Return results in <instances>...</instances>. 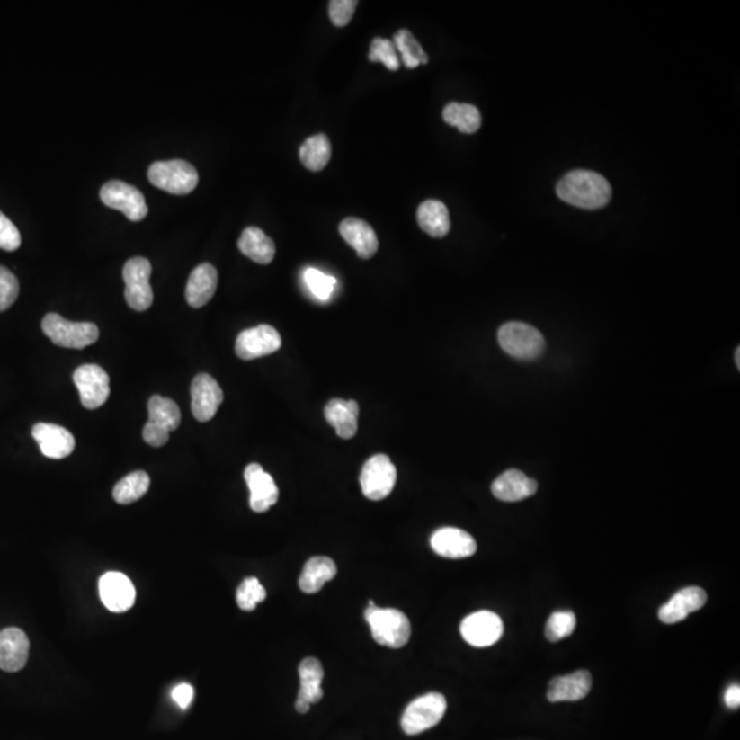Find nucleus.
I'll list each match as a JSON object with an SVG mask.
<instances>
[{
	"instance_id": "f8f14e48",
	"label": "nucleus",
	"mask_w": 740,
	"mask_h": 740,
	"mask_svg": "<svg viewBox=\"0 0 740 740\" xmlns=\"http://www.w3.org/2000/svg\"><path fill=\"white\" fill-rule=\"evenodd\" d=\"M504 634V622L498 614L481 611L470 614L461 624V635L465 642L473 647H490Z\"/></svg>"
},
{
	"instance_id": "39448f33",
	"label": "nucleus",
	"mask_w": 740,
	"mask_h": 740,
	"mask_svg": "<svg viewBox=\"0 0 740 740\" xmlns=\"http://www.w3.org/2000/svg\"><path fill=\"white\" fill-rule=\"evenodd\" d=\"M147 174L151 184L174 195L192 192L199 182L195 167L183 159L156 162L151 165Z\"/></svg>"
},
{
	"instance_id": "9d476101",
	"label": "nucleus",
	"mask_w": 740,
	"mask_h": 740,
	"mask_svg": "<svg viewBox=\"0 0 740 740\" xmlns=\"http://www.w3.org/2000/svg\"><path fill=\"white\" fill-rule=\"evenodd\" d=\"M73 380L80 394L81 405L85 409H98L106 404L110 395V379L101 366L93 363L80 366L76 369Z\"/></svg>"
},
{
	"instance_id": "a19ab883",
	"label": "nucleus",
	"mask_w": 740,
	"mask_h": 740,
	"mask_svg": "<svg viewBox=\"0 0 740 740\" xmlns=\"http://www.w3.org/2000/svg\"><path fill=\"white\" fill-rule=\"evenodd\" d=\"M193 695H195L193 687L187 684V682H182L179 686L174 687V691H172V698L182 709H188V706L192 702Z\"/></svg>"
},
{
	"instance_id": "f3484780",
	"label": "nucleus",
	"mask_w": 740,
	"mask_h": 740,
	"mask_svg": "<svg viewBox=\"0 0 740 740\" xmlns=\"http://www.w3.org/2000/svg\"><path fill=\"white\" fill-rule=\"evenodd\" d=\"M431 548L444 558L459 559L472 557L477 545L472 535L459 528H441L431 538Z\"/></svg>"
},
{
	"instance_id": "c9c22d12",
	"label": "nucleus",
	"mask_w": 740,
	"mask_h": 740,
	"mask_svg": "<svg viewBox=\"0 0 740 740\" xmlns=\"http://www.w3.org/2000/svg\"><path fill=\"white\" fill-rule=\"evenodd\" d=\"M266 598V590L260 580L255 577H248L237 588V605L242 611H251L257 608L258 603L263 602Z\"/></svg>"
},
{
	"instance_id": "9b49d317",
	"label": "nucleus",
	"mask_w": 740,
	"mask_h": 740,
	"mask_svg": "<svg viewBox=\"0 0 740 740\" xmlns=\"http://www.w3.org/2000/svg\"><path fill=\"white\" fill-rule=\"evenodd\" d=\"M281 347V336L271 325L254 326L239 334L235 344L237 357L243 361L257 360L273 354Z\"/></svg>"
},
{
	"instance_id": "6ab92c4d",
	"label": "nucleus",
	"mask_w": 740,
	"mask_h": 740,
	"mask_svg": "<svg viewBox=\"0 0 740 740\" xmlns=\"http://www.w3.org/2000/svg\"><path fill=\"white\" fill-rule=\"evenodd\" d=\"M708 595L700 587H687L677 591L660 609L658 617L664 624H676L705 606Z\"/></svg>"
},
{
	"instance_id": "cd10ccee",
	"label": "nucleus",
	"mask_w": 740,
	"mask_h": 740,
	"mask_svg": "<svg viewBox=\"0 0 740 740\" xmlns=\"http://www.w3.org/2000/svg\"><path fill=\"white\" fill-rule=\"evenodd\" d=\"M337 574L336 564L328 557H313L306 562L299 577V587L303 593H316L331 582Z\"/></svg>"
},
{
	"instance_id": "ddd939ff",
	"label": "nucleus",
	"mask_w": 740,
	"mask_h": 740,
	"mask_svg": "<svg viewBox=\"0 0 740 740\" xmlns=\"http://www.w3.org/2000/svg\"><path fill=\"white\" fill-rule=\"evenodd\" d=\"M224 394L221 387L210 375L201 373L191 384V409L193 417L201 423H208L221 406Z\"/></svg>"
},
{
	"instance_id": "7c9ffc66",
	"label": "nucleus",
	"mask_w": 740,
	"mask_h": 740,
	"mask_svg": "<svg viewBox=\"0 0 740 740\" xmlns=\"http://www.w3.org/2000/svg\"><path fill=\"white\" fill-rule=\"evenodd\" d=\"M443 120L450 127H455L459 132L472 135L481 127V114L477 107L468 103L447 104L443 110Z\"/></svg>"
},
{
	"instance_id": "412c9836",
	"label": "nucleus",
	"mask_w": 740,
	"mask_h": 740,
	"mask_svg": "<svg viewBox=\"0 0 740 740\" xmlns=\"http://www.w3.org/2000/svg\"><path fill=\"white\" fill-rule=\"evenodd\" d=\"M340 235L357 251L358 257L362 260L372 258L379 250V239L373 227L363 221V219L349 218L343 219L339 227Z\"/></svg>"
},
{
	"instance_id": "58836bf2",
	"label": "nucleus",
	"mask_w": 740,
	"mask_h": 740,
	"mask_svg": "<svg viewBox=\"0 0 740 740\" xmlns=\"http://www.w3.org/2000/svg\"><path fill=\"white\" fill-rule=\"evenodd\" d=\"M358 2L355 0H332L329 2V18L337 28L349 25L352 20Z\"/></svg>"
},
{
	"instance_id": "4be33fe9",
	"label": "nucleus",
	"mask_w": 740,
	"mask_h": 740,
	"mask_svg": "<svg viewBox=\"0 0 740 740\" xmlns=\"http://www.w3.org/2000/svg\"><path fill=\"white\" fill-rule=\"evenodd\" d=\"M591 686L593 677L587 671L554 677L548 684V700L550 702H575L587 697Z\"/></svg>"
},
{
	"instance_id": "f03ea898",
	"label": "nucleus",
	"mask_w": 740,
	"mask_h": 740,
	"mask_svg": "<svg viewBox=\"0 0 740 740\" xmlns=\"http://www.w3.org/2000/svg\"><path fill=\"white\" fill-rule=\"evenodd\" d=\"M365 619L372 631L373 639L379 645L389 648H401L409 642L412 635L409 619L397 609H380L373 601L369 602Z\"/></svg>"
},
{
	"instance_id": "a878e982",
	"label": "nucleus",
	"mask_w": 740,
	"mask_h": 740,
	"mask_svg": "<svg viewBox=\"0 0 740 740\" xmlns=\"http://www.w3.org/2000/svg\"><path fill=\"white\" fill-rule=\"evenodd\" d=\"M237 245L245 257L261 265H268L276 255V245L273 240L257 227H245Z\"/></svg>"
},
{
	"instance_id": "dca6fc26",
	"label": "nucleus",
	"mask_w": 740,
	"mask_h": 740,
	"mask_svg": "<svg viewBox=\"0 0 740 740\" xmlns=\"http://www.w3.org/2000/svg\"><path fill=\"white\" fill-rule=\"evenodd\" d=\"M245 483L250 488V507L255 513H263L276 504L279 488L273 477L260 464H250L245 470Z\"/></svg>"
},
{
	"instance_id": "c756f323",
	"label": "nucleus",
	"mask_w": 740,
	"mask_h": 740,
	"mask_svg": "<svg viewBox=\"0 0 740 740\" xmlns=\"http://www.w3.org/2000/svg\"><path fill=\"white\" fill-rule=\"evenodd\" d=\"M331 156V141H329L328 136L323 135V133L311 136L300 146V161L311 172L323 170L329 164Z\"/></svg>"
},
{
	"instance_id": "b1692460",
	"label": "nucleus",
	"mask_w": 740,
	"mask_h": 740,
	"mask_svg": "<svg viewBox=\"0 0 740 740\" xmlns=\"http://www.w3.org/2000/svg\"><path fill=\"white\" fill-rule=\"evenodd\" d=\"M491 491L499 501L519 502L535 495L538 483L520 470L510 469L494 481Z\"/></svg>"
},
{
	"instance_id": "c85d7f7f",
	"label": "nucleus",
	"mask_w": 740,
	"mask_h": 740,
	"mask_svg": "<svg viewBox=\"0 0 740 740\" xmlns=\"http://www.w3.org/2000/svg\"><path fill=\"white\" fill-rule=\"evenodd\" d=\"M148 423L156 426L165 432H174L182 423V412L176 402L169 397L154 395L148 401Z\"/></svg>"
},
{
	"instance_id": "4c0bfd02",
	"label": "nucleus",
	"mask_w": 740,
	"mask_h": 740,
	"mask_svg": "<svg viewBox=\"0 0 740 740\" xmlns=\"http://www.w3.org/2000/svg\"><path fill=\"white\" fill-rule=\"evenodd\" d=\"M20 294V282L17 277L4 268L0 266V311L12 308L13 303L17 300Z\"/></svg>"
},
{
	"instance_id": "ea45409f",
	"label": "nucleus",
	"mask_w": 740,
	"mask_h": 740,
	"mask_svg": "<svg viewBox=\"0 0 740 740\" xmlns=\"http://www.w3.org/2000/svg\"><path fill=\"white\" fill-rule=\"evenodd\" d=\"M21 245V235L17 227L0 211V248L15 251Z\"/></svg>"
},
{
	"instance_id": "bb28decb",
	"label": "nucleus",
	"mask_w": 740,
	"mask_h": 740,
	"mask_svg": "<svg viewBox=\"0 0 740 740\" xmlns=\"http://www.w3.org/2000/svg\"><path fill=\"white\" fill-rule=\"evenodd\" d=\"M417 221L425 234L438 239L446 236L451 227L449 209L436 199H428L418 206Z\"/></svg>"
},
{
	"instance_id": "37998d69",
	"label": "nucleus",
	"mask_w": 740,
	"mask_h": 740,
	"mask_svg": "<svg viewBox=\"0 0 740 740\" xmlns=\"http://www.w3.org/2000/svg\"><path fill=\"white\" fill-rule=\"evenodd\" d=\"M739 357H740V349H739V347H737V349H736V354H735V361H736V366H737V368H740V360H739Z\"/></svg>"
},
{
	"instance_id": "f704fd0d",
	"label": "nucleus",
	"mask_w": 740,
	"mask_h": 740,
	"mask_svg": "<svg viewBox=\"0 0 740 740\" xmlns=\"http://www.w3.org/2000/svg\"><path fill=\"white\" fill-rule=\"evenodd\" d=\"M303 280H305L306 286L310 290L311 294L315 295L317 299L328 300L331 295L334 294V287H336V279L329 274L323 273L318 269L308 268L303 273Z\"/></svg>"
},
{
	"instance_id": "5701e85b",
	"label": "nucleus",
	"mask_w": 740,
	"mask_h": 740,
	"mask_svg": "<svg viewBox=\"0 0 740 740\" xmlns=\"http://www.w3.org/2000/svg\"><path fill=\"white\" fill-rule=\"evenodd\" d=\"M218 284V273L210 263L196 266L188 279L185 298L188 305L193 308H203L210 302L216 294Z\"/></svg>"
},
{
	"instance_id": "72a5a7b5",
	"label": "nucleus",
	"mask_w": 740,
	"mask_h": 740,
	"mask_svg": "<svg viewBox=\"0 0 740 740\" xmlns=\"http://www.w3.org/2000/svg\"><path fill=\"white\" fill-rule=\"evenodd\" d=\"M576 629V616L574 611H556L546 624V637L550 642H558L571 637Z\"/></svg>"
},
{
	"instance_id": "393cba45",
	"label": "nucleus",
	"mask_w": 740,
	"mask_h": 740,
	"mask_svg": "<svg viewBox=\"0 0 740 740\" xmlns=\"http://www.w3.org/2000/svg\"><path fill=\"white\" fill-rule=\"evenodd\" d=\"M324 415L329 425L334 426L339 438H354L358 430V415H360V406L357 402L332 399L326 404Z\"/></svg>"
},
{
	"instance_id": "0eeeda50",
	"label": "nucleus",
	"mask_w": 740,
	"mask_h": 740,
	"mask_svg": "<svg viewBox=\"0 0 740 740\" xmlns=\"http://www.w3.org/2000/svg\"><path fill=\"white\" fill-rule=\"evenodd\" d=\"M363 495L370 501H381L394 490L397 483V468L388 455L376 454L363 465L360 476Z\"/></svg>"
},
{
	"instance_id": "1a4fd4ad",
	"label": "nucleus",
	"mask_w": 740,
	"mask_h": 740,
	"mask_svg": "<svg viewBox=\"0 0 740 740\" xmlns=\"http://www.w3.org/2000/svg\"><path fill=\"white\" fill-rule=\"evenodd\" d=\"M102 202L121 211L130 221H141L148 214L146 198L138 188L120 180L106 183L101 190Z\"/></svg>"
},
{
	"instance_id": "e433bc0d",
	"label": "nucleus",
	"mask_w": 740,
	"mask_h": 740,
	"mask_svg": "<svg viewBox=\"0 0 740 740\" xmlns=\"http://www.w3.org/2000/svg\"><path fill=\"white\" fill-rule=\"evenodd\" d=\"M369 59L370 62H380L386 65L387 69L395 70L401 67V61L397 57V49H395L394 41L388 39L376 38L370 44V51H369Z\"/></svg>"
},
{
	"instance_id": "473e14b6",
	"label": "nucleus",
	"mask_w": 740,
	"mask_h": 740,
	"mask_svg": "<svg viewBox=\"0 0 740 740\" xmlns=\"http://www.w3.org/2000/svg\"><path fill=\"white\" fill-rule=\"evenodd\" d=\"M392 41H394L397 51L401 52L405 67H409V69H415L420 65H426L430 61L428 55L423 51L417 39L409 31H397Z\"/></svg>"
},
{
	"instance_id": "7ed1b4c3",
	"label": "nucleus",
	"mask_w": 740,
	"mask_h": 740,
	"mask_svg": "<svg viewBox=\"0 0 740 740\" xmlns=\"http://www.w3.org/2000/svg\"><path fill=\"white\" fill-rule=\"evenodd\" d=\"M44 334L52 343L65 349L81 350L99 339V329L93 323H73L57 313H49L41 323Z\"/></svg>"
},
{
	"instance_id": "f257e3e1",
	"label": "nucleus",
	"mask_w": 740,
	"mask_h": 740,
	"mask_svg": "<svg viewBox=\"0 0 740 740\" xmlns=\"http://www.w3.org/2000/svg\"><path fill=\"white\" fill-rule=\"evenodd\" d=\"M557 195L564 202L585 210L605 208L611 198V187L605 177L591 170H574L557 184Z\"/></svg>"
},
{
	"instance_id": "2eb2a0df",
	"label": "nucleus",
	"mask_w": 740,
	"mask_h": 740,
	"mask_svg": "<svg viewBox=\"0 0 740 740\" xmlns=\"http://www.w3.org/2000/svg\"><path fill=\"white\" fill-rule=\"evenodd\" d=\"M32 436L47 459H64L75 451V436L64 426L39 423L33 426Z\"/></svg>"
},
{
	"instance_id": "79ce46f5",
	"label": "nucleus",
	"mask_w": 740,
	"mask_h": 740,
	"mask_svg": "<svg viewBox=\"0 0 740 740\" xmlns=\"http://www.w3.org/2000/svg\"><path fill=\"white\" fill-rule=\"evenodd\" d=\"M724 700H726V705L728 706L729 709H737L740 706V687L739 684H734V686L729 687L728 690L726 691V697H724Z\"/></svg>"
},
{
	"instance_id": "423d86ee",
	"label": "nucleus",
	"mask_w": 740,
	"mask_h": 740,
	"mask_svg": "<svg viewBox=\"0 0 740 740\" xmlns=\"http://www.w3.org/2000/svg\"><path fill=\"white\" fill-rule=\"evenodd\" d=\"M446 709V698L439 692L423 695L407 706L402 716V729L407 735H418L432 728L441 723Z\"/></svg>"
},
{
	"instance_id": "aec40b11",
	"label": "nucleus",
	"mask_w": 740,
	"mask_h": 740,
	"mask_svg": "<svg viewBox=\"0 0 740 740\" xmlns=\"http://www.w3.org/2000/svg\"><path fill=\"white\" fill-rule=\"evenodd\" d=\"M30 657V639L20 629L0 631V669L18 672L26 665Z\"/></svg>"
},
{
	"instance_id": "20e7f679",
	"label": "nucleus",
	"mask_w": 740,
	"mask_h": 740,
	"mask_svg": "<svg viewBox=\"0 0 740 740\" xmlns=\"http://www.w3.org/2000/svg\"><path fill=\"white\" fill-rule=\"evenodd\" d=\"M498 342L502 350L510 357L522 361H533L545 352V337L530 324L507 323L498 331Z\"/></svg>"
},
{
	"instance_id": "4468645a",
	"label": "nucleus",
	"mask_w": 740,
	"mask_h": 740,
	"mask_svg": "<svg viewBox=\"0 0 740 740\" xmlns=\"http://www.w3.org/2000/svg\"><path fill=\"white\" fill-rule=\"evenodd\" d=\"M99 593L103 605L112 613L129 611L135 603V585L120 572H109L101 577Z\"/></svg>"
},
{
	"instance_id": "6e6552de",
	"label": "nucleus",
	"mask_w": 740,
	"mask_h": 740,
	"mask_svg": "<svg viewBox=\"0 0 740 740\" xmlns=\"http://www.w3.org/2000/svg\"><path fill=\"white\" fill-rule=\"evenodd\" d=\"M125 281V299L136 311H146L151 308L154 300L151 289V263L147 258H130L122 271Z\"/></svg>"
},
{
	"instance_id": "a211bd4d",
	"label": "nucleus",
	"mask_w": 740,
	"mask_h": 740,
	"mask_svg": "<svg viewBox=\"0 0 740 740\" xmlns=\"http://www.w3.org/2000/svg\"><path fill=\"white\" fill-rule=\"evenodd\" d=\"M324 669L317 658H305L299 665L300 689L295 709L305 715L313 703L323 698Z\"/></svg>"
},
{
	"instance_id": "2f4dec72",
	"label": "nucleus",
	"mask_w": 740,
	"mask_h": 740,
	"mask_svg": "<svg viewBox=\"0 0 740 740\" xmlns=\"http://www.w3.org/2000/svg\"><path fill=\"white\" fill-rule=\"evenodd\" d=\"M148 488H150V477L147 473L145 470H136L116 484V487L112 490V498L116 499L117 504H133L141 496H145Z\"/></svg>"
}]
</instances>
